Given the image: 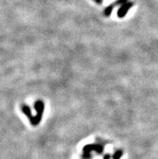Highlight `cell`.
Here are the masks:
<instances>
[{"instance_id":"6da1fadb","label":"cell","mask_w":158,"mask_h":159,"mask_svg":"<svg viewBox=\"0 0 158 159\" xmlns=\"http://www.w3.org/2000/svg\"><path fill=\"white\" fill-rule=\"evenodd\" d=\"M35 110H36V115L32 116L30 120L31 125L33 126H37L40 123L42 120L43 114L44 111V103L42 100H36L35 103Z\"/></svg>"},{"instance_id":"7a4b0ae2","label":"cell","mask_w":158,"mask_h":159,"mask_svg":"<svg viewBox=\"0 0 158 159\" xmlns=\"http://www.w3.org/2000/svg\"><path fill=\"white\" fill-rule=\"evenodd\" d=\"M82 151H83V157L89 158L91 152L94 151L101 154L104 151V148L102 145H99V144H88L82 148Z\"/></svg>"},{"instance_id":"3957f363","label":"cell","mask_w":158,"mask_h":159,"mask_svg":"<svg viewBox=\"0 0 158 159\" xmlns=\"http://www.w3.org/2000/svg\"><path fill=\"white\" fill-rule=\"evenodd\" d=\"M133 7V2H127L126 3L123 4L119 8L118 11H117V16L119 18H124V16H126L127 13L131 8Z\"/></svg>"},{"instance_id":"277c9868","label":"cell","mask_w":158,"mask_h":159,"mask_svg":"<svg viewBox=\"0 0 158 159\" xmlns=\"http://www.w3.org/2000/svg\"><path fill=\"white\" fill-rule=\"evenodd\" d=\"M21 110H22V112L24 113V115L28 117L29 120L32 118V110H31V107L27 104H23L21 106Z\"/></svg>"},{"instance_id":"5b68a950","label":"cell","mask_w":158,"mask_h":159,"mask_svg":"<svg viewBox=\"0 0 158 159\" xmlns=\"http://www.w3.org/2000/svg\"><path fill=\"white\" fill-rule=\"evenodd\" d=\"M115 5L113 3L111 4V5H109L108 7H106V8H105L104 10V15L106 16H110L111 15L112 13V11H113V9H114L115 7Z\"/></svg>"},{"instance_id":"8992f818","label":"cell","mask_w":158,"mask_h":159,"mask_svg":"<svg viewBox=\"0 0 158 159\" xmlns=\"http://www.w3.org/2000/svg\"><path fill=\"white\" fill-rule=\"evenodd\" d=\"M123 156V151L121 149H118L114 153L113 156H112V159H120Z\"/></svg>"},{"instance_id":"52a82bcc","label":"cell","mask_w":158,"mask_h":159,"mask_svg":"<svg viewBox=\"0 0 158 159\" xmlns=\"http://www.w3.org/2000/svg\"><path fill=\"white\" fill-rule=\"evenodd\" d=\"M103 159H111V155L109 153H106V154H104V156H103Z\"/></svg>"},{"instance_id":"ba28073f","label":"cell","mask_w":158,"mask_h":159,"mask_svg":"<svg viewBox=\"0 0 158 159\" xmlns=\"http://www.w3.org/2000/svg\"><path fill=\"white\" fill-rule=\"evenodd\" d=\"M94 1H95V2H98V3H101V2H102V0H94Z\"/></svg>"}]
</instances>
